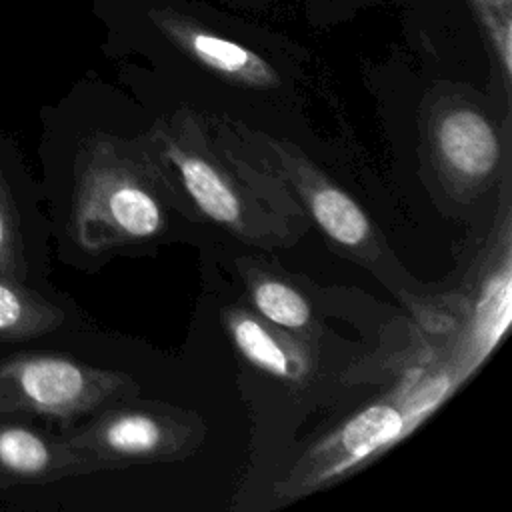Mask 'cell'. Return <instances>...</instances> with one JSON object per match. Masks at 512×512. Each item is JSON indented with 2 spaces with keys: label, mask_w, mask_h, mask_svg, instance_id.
<instances>
[{
  "label": "cell",
  "mask_w": 512,
  "mask_h": 512,
  "mask_svg": "<svg viewBox=\"0 0 512 512\" xmlns=\"http://www.w3.org/2000/svg\"><path fill=\"white\" fill-rule=\"evenodd\" d=\"M222 322L238 354L270 378L302 386L314 376L318 348L268 322L252 308H226Z\"/></svg>",
  "instance_id": "ba28073f"
},
{
  "label": "cell",
  "mask_w": 512,
  "mask_h": 512,
  "mask_svg": "<svg viewBox=\"0 0 512 512\" xmlns=\"http://www.w3.org/2000/svg\"><path fill=\"white\" fill-rule=\"evenodd\" d=\"M508 90L512 76V0H468Z\"/></svg>",
  "instance_id": "4fadbf2b"
},
{
  "label": "cell",
  "mask_w": 512,
  "mask_h": 512,
  "mask_svg": "<svg viewBox=\"0 0 512 512\" xmlns=\"http://www.w3.org/2000/svg\"><path fill=\"white\" fill-rule=\"evenodd\" d=\"M136 396L110 402L66 438L94 470L180 462L202 446L208 428L200 414Z\"/></svg>",
  "instance_id": "3957f363"
},
{
  "label": "cell",
  "mask_w": 512,
  "mask_h": 512,
  "mask_svg": "<svg viewBox=\"0 0 512 512\" xmlns=\"http://www.w3.org/2000/svg\"><path fill=\"white\" fill-rule=\"evenodd\" d=\"M164 190L142 146L92 136L78 156L72 212L78 240L92 250L158 240L168 224Z\"/></svg>",
  "instance_id": "6da1fadb"
},
{
  "label": "cell",
  "mask_w": 512,
  "mask_h": 512,
  "mask_svg": "<svg viewBox=\"0 0 512 512\" xmlns=\"http://www.w3.org/2000/svg\"><path fill=\"white\" fill-rule=\"evenodd\" d=\"M142 148L166 188H178L206 220L246 242L272 244L286 236L272 208L264 206L258 190L240 174V166L214 150L192 114L178 112L170 120H158Z\"/></svg>",
  "instance_id": "7a4b0ae2"
},
{
  "label": "cell",
  "mask_w": 512,
  "mask_h": 512,
  "mask_svg": "<svg viewBox=\"0 0 512 512\" xmlns=\"http://www.w3.org/2000/svg\"><path fill=\"white\" fill-rule=\"evenodd\" d=\"M18 236L12 218V208L8 206V196L0 180V276L18 282Z\"/></svg>",
  "instance_id": "5bb4252c"
},
{
  "label": "cell",
  "mask_w": 512,
  "mask_h": 512,
  "mask_svg": "<svg viewBox=\"0 0 512 512\" xmlns=\"http://www.w3.org/2000/svg\"><path fill=\"white\" fill-rule=\"evenodd\" d=\"M430 140L440 170L464 188L488 182L500 160L502 142L490 118L476 106L440 102L430 118Z\"/></svg>",
  "instance_id": "52a82bcc"
},
{
  "label": "cell",
  "mask_w": 512,
  "mask_h": 512,
  "mask_svg": "<svg viewBox=\"0 0 512 512\" xmlns=\"http://www.w3.org/2000/svg\"><path fill=\"white\" fill-rule=\"evenodd\" d=\"M94 472L68 440H56L24 426L0 424V476L46 482Z\"/></svg>",
  "instance_id": "30bf717a"
},
{
  "label": "cell",
  "mask_w": 512,
  "mask_h": 512,
  "mask_svg": "<svg viewBox=\"0 0 512 512\" xmlns=\"http://www.w3.org/2000/svg\"><path fill=\"white\" fill-rule=\"evenodd\" d=\"M154 20L174 46L216 76L246 88L264 90L278 86V72L250 48L222 38L174 12L154 14Z\"/></svg>",
  "instance_id": "9c48e42d"
},
{
  "label": "cell",
  "mask_w": 512,
  "mask_h": 512,
  "mask_svg": "<svg viewBox=\"0 0 512 512\" xmlns=\"http://www.w3.org/2000/svg\"><path fill=\"white\" fill-rule=\"evenodd\" d=\"M62 318L56 306L24 290L18 282L0 276V338H32L54 330Z\"/></svg>",
  "instance_id": "7c38bea8"
},
{
  "label": "cell",
  "mask_w": 512,
  "mask_h": 512,
  "mask_svg": "<svg viewBox=\"0 0 512 512\" xmlns=\"http://www.w3.org/2000/svg\"><path fill=\"white\" fill-rule=\"evenodd\" d=\"M238 268L252 310L278 328L318 348L320 322L304 292L280 272L260 262L240 260Z\"/></svg>",
  "instance_id": "8fae6325"
},
{
  "label": "cell",
  "mask_w": 512,
  "mask_h": 512,
  "mask_svg": "<svg viewBox=\"0 0 512 512\" xmlns=\"http://www.w3.org/2000/svg\"><path fill=\"white\" fill-rule=\"evenodd\" d=\"M4 366L16 384L20 404L50 418L74 420L140 392V384L124 372L94 368L66 356H20Z\"/></svg>",
  "instance_id": "5b68a950"
},
{
  "label": "cell",
  "mask_w": 512,
  "mask_h": 512,
  "mask_svg": "<svg viewBox=\"0 0 512 512\" xmlns=\"http://www.w3.org/2000/svg\"><path fill=\"white\" fill-rule=\"evenodd\" d=\"M264 142L268 150L276 152L278 170L302 198L308 214L326 238L364 264L376 260L382 254V246L364 210L312 164L294 158L286 146L270 138H264Z\"/></svg>",
  "instance_id": "8992f818"
},
{
  "label": "cell",
  "mask_w": 512,
  "mask_h": 512,
  "mask_svg": "<svg viewBox=\"0 0 512 512\" xmlns=\"http://www.w3.org/2000/svg\"><path fill=\"white\" fill-rule=\"evenodd\" d=\"M416 400L372 402L342 422L332 434L304 450L276 482L274 496L290 502L310 496L356 472L398 442L416 422Z\"/></svg>",
  "instance_id": "277c9868"
}]
</instances>
